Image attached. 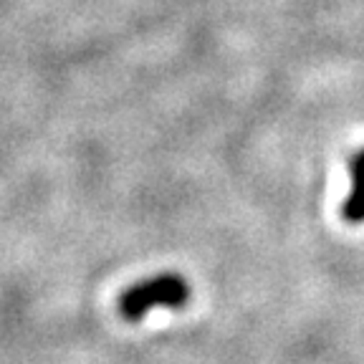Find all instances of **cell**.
<instances>
[{"label": "cell", "mask_w": 364, "mask_h": 364, "mask_svg": "<svg viewBox=\"0 0 364 364\" xmlns=\"http://www.w3.org/2000/svg\"><path fill=\"white\" fill-rule=\"evenodd\" d=\"M349 172H352V195L341 205V215L347 223H364V149H359L349 159Z\"/></svg>", "instance_id": "cell-2"}, {"label": "cell", "mask_w": 364, "mask_h": 364, "mask_svg": "<svg viewBox=\"0 0 364 364\" xmlns=\"http://www.w3.org/2000/svg\"><path fill=\"white\" fill-rule=\"evenodd\" d=\"M190 299V284L177 273H159L129 286L119 296V314L127 321H139L152 309H180Z\"/></svg>", "instance_id": "cell-1"}]
</instances>
